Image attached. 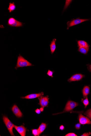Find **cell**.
Here are the masks:
<instances>
[{"label":"cell","instance_id":"obj_19","mask_svg":"<svg viewBox=\"0 0 91 136\" xmlns=\"http://www.w3.org/2000/svg\"><path fill=\"white\" fill-rule=\"evenodd\" d=\"M82 101L84 105H85V108H86L87 107V106L89 104V102L87 97H86V99H84V100L82 99Z\"/></svg>","mask_w":91,"mask_h":136},{"label":"cell","instance_id":"obj_22","mask_svg":"<svg viewBox=\"0 0 91 136\" xmlns=\"http://www.w3.org/2000/svg\"><path fill=\"white\" fill-rule=\"evenodd\" d=\"M53 72L49 70L48 72L47 73V74L49 76H50V77H51L52 78H53Z\"/></svg>","mask_w":91,"mask_h":136},{"label":"cell","instance_id":"obj_14","mask_svg":"<svg viewBox=\"0 0 91 136\" xmlns=\"http://www.w3.org/2000/svg\"><path fill=\"white\" fill-rule=\"evenodd\" d=\"M90 88L88 86L84 87L82 90V94L84 98L87 97V95L89 94Z\"/></svg>","mask_w":91,"mask_h":136},{"label":"cell","instance_id":"obj_8","mask_svg":"<svg viewBox=\"0 0 91 136\" xmlns=\"http://www.w3.org/2000/svg\"><path fill=\"white\" fill-rule=\"evenodd\" d=\"M12 110L13 113L16 117L18 118L21 117H22V114L18 106L16 105L13 106L12 109Z\"/></svg>","mask_w":91,"mask_h":136},{"label":"cell","instance_id":"obj_7","mask_svg":"<svg viewBox=\"0 0 91 136\" xmlns=\"http://www.w3.org/2000/svg\"><path fill=\"white\" fill-rule=\"evenodd\" d=\"M79 119L80 123L81 124H91V121L88 118L84 116L81 114L79 115Z\"/></svg>","mask_w":91,"mask_h":136},{"label":"cell","instance_id":"obj_17","mask_svg":"<svg viewBox=\"0 0 91 136\" xmlns=\"http://www.w3.org/2000/svg\"><path fill=\"white\" fill-rule=\"evenodd\" d=\"M89 48H85L79 47L78 51L81 53L86 54L89 51Z\"/></svg>","mask_w":91,"mask_h":136},{"label":"cell","instance_id":"obj_20","mask_svg":"<svg viewBox=\"0 0 91 136\" xmlns=\"http://www.w3.org/2000/svg\"><path fill=\"white\" fill-rule=\"evenodd\" d=\"M72 1H66L65 5L64 8V11L65 10L67 9V7L70 5V3L72 2Z\"/></svg>","mask_w":91,"mask_h":136},{"label":"cell","instance_id":"obj_23","mask_svg":"<svg viewBox=\"0 0 91 136\" xmlns=\"http://www.w3.org/2000/svg\"><path fill=\"white\" fill-rule=\"evenodd\" d=\"M81 124L80 123H78L76 125L75 128L77 130L80 129V127Z\"/></svg>","mask_w":91,"mask_h":136},{"label":"cell","instance_id":"obj_30","mask_svg":"<svg viewBox=\"0 0 91 136\" xmlns=\"http://www.w3.org/2000/svg\"><path fill=\"white\" fill-rule=\"evenodd\" d=\"M90 67H91V65H90Z\"/></svg>","mask_w":91,"mask_h":136},{"label":"cell","instance_id":"obj_28","mask_svg":"<svg viewBox=\"0 0 91 136\" xmlns=\"http://www.w3.org/2000/svg\"><path fill=\"white\" fill-rule=\"evenodd\" d=\"M44 108H43V107H41V108H40V111H41V112H43V110H44Z\"/></svg>","mask_w":91,"mask_h":136},{"label":"cell","instance_id":"obj_10","mask_svg":"<svg viewBox=\"0 0 91 136\" xmlns=\"http://www.w3.org/2000/svg\"><path fill=\"white\" fill-rule=\"evenodd\" d=\"M84 76L81 74H76L73 76L69 80V82L78 81L81 80L84 77Z\"/></svg>","mask_w":91,"mask_h":136},{"label":"cell","instance_id":"obj_6","mask_svg":"<svg viewBox=\"0 0 91 136\" xmlns=\"http://www.w3.org/2000/svg\"><path fill=\"white\" fill-rule=\"evenodd\" d=\"M78 105L77 103L72 101H70L67 102L64 111H72L73 109Z\"/></svg>","mask_w":91,"mask_h":136},{"label":"cell","instance_id":"obj_3","mask_svg":"<svg viewBox=\"0 0 91 136\" xmlns=\"http://www.w3.org/2000/svg\"><path fill=\"white\" fill-rule=\"evenodd\" d=\"M3 121L10 134L12 136H15L13 131V128L14 127L15 125L12 123L8 118L6 116H3Z\"/></svg>","mask_w":91,"mask_h":136},{"label":"cell","instance_id":"obj_24","mask_svg":"<svg viewBox=\"0 0 91 136\" xmlns=\"http://www.w3.org/2000/svg\"><path fill=\"white\" fill-rule=\"evenodd\" d=\"M66 136H77L75 134L73 133H69L66 135Z\"/></svg>","mask_w":91,"mask_h":136},{"label":"cell","instance_id":"obj_5","mask_svg":"<svg viewBox=\"0 0 91 136\" xmlns=\"http://www.w3.org/2000/svg\"><path fill=\"white\" fill-rule=\"evenodd\" d=\"M8 25L14 27H21L23 25L22 23L13 18H11L9 19L8 22Z\"/></svg>","mask_w":91,"mask_h":136},{"label":"cell","instance_id":"obj_11","mask_svg":"<svg viewBox=\"0 0 91 136\" xmlns=\"http://www.w3.org/2000/svg\"><path fill=\"white\" fill-rule=\"evenodd\" d=\"M44 95V93L43 92L40 93L39 94H32L28 95L24 97H21L22 99H32L39 97Z\"/></svg>","mask_w":91,"mask_h":136},{"label":"cell","instance_id":"obj_4","mask_svg":"<svg viewBox=\"0 0 91 136\" xmlns=\"http://www.w3.org/2000/svg\"><path fill=\"white\" fill-rule=\"evenodd\" d=\"M39 101V104L42 107H48L49 102V98H48V96H43V95L40 96L38 98Z\"/></svg>","mask_w":91,"mask_h":136},{"label":"cell","instance_id":"obj_26","mask_svg":"<svg viewBox=\"0 0 91 136\" xmlns=\"http://www.w3.org/2000/svg\"><path fill=\"white\" fill-rule=\"evenodd\" d=\"M36 113L39 114L41 113V111H40V109H37L35 111Z\"/></svg>","mask_w":91,"mask_h":136},{"label":"cell","instance_id":"obj_13","mask_svg":"<svg viewBox=\"0 0 91 136\" xmlns=\"http://www.w3.org/2000/svg\"><path fill=\"white\" fill-rule=\"evenodd\" d=\"M56 41V39H53L52 41L51 42V43L50 44V46L51 50V53L53 54V53L55 51L56 48L55 42Z\"/></svg>","mask_w":91,"mask_h":136},{"label":"cell","instance_id":"obj_15","mask_svg":"<svg viewBox=\"0 0 91 136\" xmlns=\"http://www.w3.org/2000/svg\"><path fill=\"white\" fill-rule=\"evenodd\" d=\"M47 127V125L46 124L42 123L40 125L38 130L39 131L40 134L42 133L44 131Z\"/></svg>","mask_w":91,"mask_h":136},{"label":"cell","instance_id":"obj_18","mask_svg":"<svg viewBox=\"0 0 91 136\" xmlns=\"http://www.w3.org/2000/svg\"><path fill=\"white\" fill-rule=\"evenodd\" d=\"M32 134L34 136H39L40 134L38 129H32Z\"/></svg>","mask_w":91,"mask_h":136},{"label":"cell","instance_id":"obj_16","mask_svg":"<svg viewBox=\"0 0 91 136\" xmlns=\"http://www.w3.org/2000/svg\"><path fill=\"white\" fill-rule=\"evenodd\" d=\"M16 9V6L15 5L14 2L13 3L11 2L9 3V5L8 8V10L9 11L10 13H11L13 11L15 10Z\"/></svg>","mask_w":91,"mask_h":136},{"label":"cell","instance_id":"obj_2","mask_svg":"<svg viewBox=\"0 0 91 136\" xmlns=\"http://www.w3.org/2000/svg\"><path fill=\"white\" fill-rule=\"evenodd\" d=\"M90 20H91V19H80L79 18L73 19L71 21L67 22V29H68L70 28L72 26L79 24L84 22Z\"/></svg>","mask_w":91,"mask_h":136},{"label":"cell","instance_id":"obj_9","mask_svg":"<svg viewBox=\"0 0 91 136\" xmlns=\"http://www.w3.org/2000/svg\"><path fill=\"white\" fill-rule=\"evenodd\" d=\"M14 128L21 136H25L26 135V129L24 126L22 125L18 126L15 125Z\"/></svg>","mask_w":91,"mask_h":136},{"label":"cell","instance_id":"obj_1","mask_svg":"<svg viewBox=\"0 0 91 136\" xmlns=\"http://www.w3.org/2000/svg\"><path fill=\"white\" fill-rule=\"evenodd\" d=\"M33 65L31 63L23 58L22 56L19 55L17 59V63L15 68L16 69L20 67H27Z\"/></svg>","mask_w":91,"mask_h":136},{"label":"cell","instance_id":"obj_25","mask_svg":"<svg viewBox=\"0 0 91 136\" xmlns=\"http://www.w3.org/2000/svg\"><path fill=\"white\" fill-rule=\"evenodd\" d=\"M91 135V132H89L88 133H85L82 135L81 136H88Z\"/></svg>","mask_w":91,"mask_h":136},{"label":"cell","instance_id":"obj_21","mask_svg":"<svg viewBox=\"0 0 91 136\" xmlns=\"http://www.w3.org/2000/svg\"><path fill=\"white\" fill-rule=\"evenodd\" d=\"M91 120V109L87 111L84 114Z\"/></svg>","mask_w":91,"mask_h":136},{"label":"cell","instance_id":"obj_29","mask_svg":"<svg viewBox=\"0 0 91 136\" xmlns=\"http://www.w3.org/2000/svg\"><path fill=\"white\" fill-rule=\"evenodd\" d=\"M88 69H89V70L91 72V67H90V65L89 66Z\"/></svg>","mask_w":91,"mask_h":136},{"label":"cell","instance_id":"obj_12","mask_svg":"<svg viewBox=\"0 0 91 136\" xmlns=\"http://www.w3.org/2000/svg\"><path fill=\"white\" fill-rule=\"evenodd\" d=\"M77 43L79 47L89 48V45L85 41L79 40L77 41Z\"/></svg>","mask_w":91,"mask_h":136},{"label":"cell","instance_id":"obj_27","mask_svg":"<svg viewBox=\"0 0 91 136\" xmlns=\"http://www.w3.org/2000/svg\"><path fill=\"white\" fill-rule=\"evenodd\" d=\"M59 129L60 130H64V129H65V127H64L63 125H62L60 126Z\"/></svg>","mask_w":91,"mask_h":136}]
</instances>
